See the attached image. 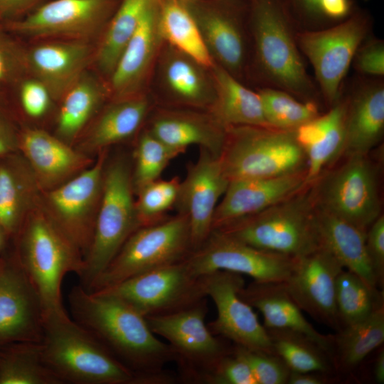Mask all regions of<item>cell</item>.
I'll return each mask as SVG.
<instances>
[{
  "label": "cell",
  "mask_w": 384,
  "mask_h": 384,
  "mask_svg": "<svg viewBox=\"0 0 384 384\" xmlns=\"http://www.w3.org/2000/svg\"><path fill=\"white\" fill-rule=\"evenodd\" d=\"M178 1H188V0H178Z\"/></svg>",
  "instance_id": "cell-56"
},
{
  "label": "cell",
  "mask_w": 384,
  "mask_h": 384,
  "mask_svg": "<svg viewBox=\"0 0 384 384\" xmlns=\"http://www.w3.org/2000/svg\"><path fill=\"white\" fill-rule=\"evenodd\" d=\"M192 251L187 215L177 213L167 216L137 228L87 291L103 289L138 274L183 261Z\"/></svg>",
  "instance_id": "cell-8"
},
{
  "label": "cell",
  "mask_w": 384,
  "mask_h": 384,
  "mask_svg": "<svg viewBox=\"0 0 384 384\" xmlns=\"http://www.w3.org/2000/svg\"><path fill=\"white\" fill-rule=\"evenodd\" d=\"M329 374L318 372L290 371L289 384H325L329 383Z\"/></svg>",
  "instance_id": "cell-51"
},
{
  "label": "cell",
  "mask_w": 384,
  "mask_h": 384,
  "mask_svg": "<svg viewBox=\"0 0 384 384\" xmlns=\"http://www.w3.org/2000/svg\"><path fill=\"white\" fill-rule=\"evenodd\" d=\"M373 375L377 383H384V351L378 355L373 368Z\"/></svg>",
  "instance_id": "cell-52"
},
{
  "label": "cell",
  "mask_w": 384,
  "mask_h": 384,
  "mask_svg": "<svg viewBox=\"0 0 384 384\" xmlns=\"http://www.w3.org/2000/svg\"><path fill=\"white\" fill-rule=\"evenodd\" d=\"M257 92L268 127L296 130L321 114L317 102L302 101L282 90L260 87Z\"/></svg>",
  "instance_id": "cell-40"
},
{
  "label": "cell",
  "mask_w": 384,
  "mask_h": 384,
  "mask_svg": "<svg viewBox=\"0 0 384 384\" xmlns=\"http://www.w3.org/2000/svg\"><path fill=\"white\" fill-rule=\"evenodd\" d=\"M97 291L119 299L144 317L171 314L207 297L201 277L191 272L186 260Z\"/></svg>",
  "instance_id": "cell-14"
},
{
  "label": "cell",
  "mask_w": 384,
  "mask_h": 384,
  "mask_svg": "<svg viewBox=\"0 0 384 384\" xmlns=\"http://www.w3.org/2000/svg\"><path fill=\"white\" fill-rule=\"evenodd\" d=\"M68 303L73 320L147 384L176 380L164 369L167 363L175 361L172 348L157 338L146 318L132 306L111 294L87 291L80 284L70 290Z\"/></svg>",
  "instance_id": "cell-1"
},
{
  "label": "cell",
  "mask_w": 384,
  "mask_h": 384,
  "mask_svg": "<svg viewBox=\"0 0 384 384\" xmlns=\"http://www.w3.org/2000/svg\"><path fill=\"white\" fill-rule=\"evenodd\" d=\"M159 26L164 43L191 56L207 68L212 60L198 26L183 1L161 0Z\"/></svg>",
  "instance_id": "cell-37"
},
{
  "label": "cell",
  "mask_w": 384,
  "mask_h": 384,
  "mask_svg": "<svg viewBox=\"0 0 384 384\" xmlns=\"http://www.w3.org/2000/svg\"><path fill=\"white\" fill-rule=\"evenodd\" d=\"M240 297L263 316L265 329L300 332L321 346L333 360V335H325L306 320L283 282L254 281L240 291Z\"/></svg>",
  "instance_id": "cell-29"
},
{
  "label": "cell",
  "mask_w": 384,
  "mask_h": 384,
  "mask_svg": "<svg viewBox=\"0 0 384 384\" xmlns=\"http://www.w3.org/2000/svg\"><path fill=\"white\" fill-rule=\"evenodd\" d=\"M210 68L164 43L154 71L170 107L208 110L215 97Z\"/></svg>",
  "instance_id": "cell-25"
},
{
  "label": "cell",
  "mask_w": 384,
  "mask_h": 384,
  "mask_svg": "<svg viewBox=\"0 0 384 384\" xmlns=\"http://www.w3.org/2000/svg\"><path fill=\"white\" fill-rule=\"evenodd\" d=\"M19 230L18 262L40 299L43 321L68 316L63 304L62 282L70 272L80 275L82 254L50 219L40 198Z\"/></svg>",
  "instance_id": "cell-3"
},
{
  "label": "cell",
  "mask_w": 384,
  "mask_h": 384,
  "mask_svg": "<svg viewBox=\"0 0 384 384\" xmlns=\"http://www.w3.org/2000/svg\"><path fill=\"white\" fill-rule=\"evenodd\" d=\"M119 0H52L9 26L31 41L78 40L97 43Z\"/></svg>",
  "instance_id": "cell-15"
},
{
  "label": "cell",
  "mask_w": 384,
  "mask_h": 384,
  "mask_svg": "<svg viewBox=\"0 0 384 384\" xmlns=\"http://www.w3.org/2000/svg\"><path fill=\"white\" fill-rule=\"evenodd\" d=\"M160 1L146 11L107 79L110 100L146 92L164 43L159 26Z\"/></svg>",
  "instance_id": "cell-22"
},
{
  "label": "cell",
  "mask_w": 384,
  "mask_h": 384,
  "mask_svg": "<svg viewBox=\"0 0 384 384\" xmlns=\"http://www.w3.org/2000/svg\"><path fill=\"white\" fill-rule=\"evenodd\" d=\"M344 269L324 246L294 258L284 284L299 307L336 332L342 329L336 304V282Z\"/></svg>",
  "instance_id": "cell-18"
},
{
  "label": "cell",
  "mask_w": 384,
  "mask_h": 384,
  "mask_svg": "<svg viewBox=\"0 0 384 384\" xmlns=\"http://www.w3.org/2000/svg\"><path fill=\"white\" fill-rule=\"evenodd\" d=\"M367 253L375 275L378 285L384 281V215H380L366 231Z\"/></svg>",
  "instance_id": "cell-49"
},
{
  "label": "cell",
  "mask_w": 384,
  "mask_h": 384,
  "mask_svg": "<svg viewBox=\"0 0 384 384\" xmlns=\"http://www.w3.org/2000/svg\"><path fill=\"white\" fill-rule=\"evenodd\" d=\"M43 312L18 262L0 263V346L41 342Z\"/></svg>",
  "instance_id": "cell-20"
},
{
  "label": "cell",
  "mask_w": 384,
  "mask_h": 384,
  "mask_svg": "<svg viewBox=\"0 0 384 384\" xmlns=\"http://www.w3.org/2000/svg\"><path fill=\"white\" fill-rule=\"evenodd\" d=\"M154 107L147 91L109 100L73 146L94 158L102 151L138 135Z\"/></svg>",
  "instance_id": "cell-24"
},
{
  "label": "cell",
  "mask_w": 384,
  "mask_h": 384,
  "mask_svg": "<svg viewBox=\"0 0 384 384\" xmlns=\"http://www.w3.org/2000/svg\"><path fill=\"white\" fill-rule=\"evenodd\" d=\"M346 150L350 154H369L384 132V82L381 78L361 79L344 95Z\"/></svg>",
  "instance_id": "cell-28"
},
{
  "label": "cell",
  "mask_w": 384,
  "mask_h": 384,
  "mask_svg": "<svg viewBox=\"0 0 384 384\" xmlns=\"http://www.w3.org/2000/svg\"><path fill=\"white\" fill-rule=\"evenodd\" d=\"M206 297L180 311L145 317L151 331L165 338L185 381L203 383L217 362L230 351L206 324Z\"/></svg>",
  "instance_id": "cell-11"
},
{
  "label": "cell",
  "mask_w": 384,
  "mask_h": 384,
  "mask_svg": "<svg viewBox=\"0 0 384 384\" xmlns=\"http://www.w3.org/2000/svg\"><path fill=\"white\" fill-rule=\"evenodd\" d=\"M372 23L370 14L357 8L335 24L297 31L299 48L314 68L319 91L329 107L340 97L341 83L358 48L369 36Z\"/></svg>",
  "instance_id": "cell-10"
},
{
  "label": "cell",
  "mask_w": 384,
  "mask_h": 384,
  "mask_svg": "<svg viewBox=\"0 0 384 384\" xmlns=\"http://www.w3.org/2000/svg\"><path fill=\"white\" fill-rule=\"evenodd\" d=\"M233 351L249 366L257 384H286L290 370L278 356L250 350L240 346L232 347Z\"/></svg>",
  "instance_id": "cell-46"
},
{
  "label": "cell",
  "mask_w": 384,
  "mask_h": 384,
  "mask_svg": "<svg viewBox=\"0 0 384 384\" xmlns=\"http://www.w3.org/2000/svg\"><path fill=\"white\" fill-rule=\"evenodd\" d=\"M18 148L41 191L65 183L89 168L95 159L53 133L36 126L26 127L21 132Z\"/></svg>",
  "instance_id": "cell-23"
},
{
  "label": "cell",
  "mask_w": 384,
  "mask_h": 384,
  "mask_svg": "<svg viewBox=\"0 0 384 384\" xmlns=\"http://www.w3.org/2000/svg\"><path fill=\"white\" fill-rule=\"evenodd\" d=\"M203 383L257 384L247 363L232 348L217 362Z\"/></svg>",
  "instance_id": "cell-47"
},
{
  "label": "cell",
  "mask_w": 384,
  "mask_h": 384,
  "mask_svg": "<svg viewBox=\"0 0 384 384\" xmlns=\"http://www.w3.org/2000/svg\"><path fill=\"white\" fill-rule=\"evenodd\" d=\"M19 102L31 122H40L56 112L57 102L51 92L38 78L28 75L20 80Z\"/></svg>",
  "instance_id": "cell-45"
},
{
  "label": "cell",
  "mask_w": 384,
  "mask_h": 384,
  "mask_svg": "<svg viewBox=\"0 0 384 384\" xmlns=\"http://www.w3.org/2000/svg\"><path fill=\"white\" fill-rule=\"evenodd\" d=\"M44 361L63 383L146 384L69 316L43 321Z\"/></svg>",
  "instance_id": "cell-4"
},
{
  "label": "cell",
  "mask_w": 384,
  "mask_h": 384,
  "mask_svg": "<svg viewBox=\"0 0 384 384\" xmlns=\"http://www.w3.org/2000/svg\"><path fill=\"white\" fill-rule=\"evenodd\" d=\"M352 64L362 75L381 78L384 76V42L375 37H366L358 48Z\"/></svg>",
  "instance_id": "cell-48"
},
{
  "label": "cell",
  "mask_w": 384,
  "mask_h": 384,
  "mask_svg": "<svg viewBox=\"0 0 384 384\" xmlns=\"http://www.w3.org/2000/svg\"><path fill=\"white\" fill-rule=\"evenodd\" d=\"M346 156L310 184L312 198L317 208L367 230L381 215L378 169L369 154Z\"/></svg>",
  "instance_id": "cell-9"
},
{
  "label": "cell",
  "mask_w": 384,
  "mask_h": 384,
  "mask_svg": "<svg viewBox=\"0 0 384 384\" xmlns=\"http://www.w3.org/2000/svg\"><path fill=\"white\" fill-rule=\"evenodd\" d=\"M213 62L243 82L249 69L248 4L242 0L183 1Z\"/></svg>",
  "instance_id": "cell-13"
},
{
  "label": "cell",
  "mask_w": 384,
  "mask_h": 384,
  "mask_svg": "<svg viewBox=\"0 0 384 384\" xmlns=\"http://www.w3.org/2000/svg\"><path fill=\"white\" fill-rule=\"evenodd\" d=\"M216 229L254 247L292 258L321 245L310 185L264 210Z\"/></svg>",
  "instance_id": "cell-5"
},
{
  "label": "cell",
  "mask_w": 384,
  "mask_h": 384,
  "mask_svg": "<svg viewBox=\"0 0 384 384\" xmlns=\"http://www.w3.org/2000/svg\"><path fill=\"white\" fill-rule=\"evenodd\" d=\"M96 43L78 40L41 39L26 47L29 75L44 83L58 102L92 65Z\"/></svg>",
  "instance_id": "cell-21"
},
{
  "label": "cell",
  "mask_w": 384,
  "mask_h": 384,
  "mask_svg": "<svg viewBox=\"0 0 384 384\" xmlns=\"http://www.w3.org/2000/svg\"><path fill=\"white\" fill-rule=\"evenodd\" d=\"M109 154L110 149L102 151L89 168L53 189L41 191L40 195L44 210L83 259L94 234Z\"/></svg>",
  "instance_id": "cell-12"
},
{
  "label": "cell",
  "mask_w": 384,
  "mask_h": 384,
  "mask_svg": "<svg viewBox=\"0 0 384 384\" xmlns=\"http://www.w3.org/2000/svg\"><path fill=\"white\" fill-rule=\"evenodd\" d=\"M11 73V65L9 59L5 55L4 52L0 48V80H4Z\"/></svg>",
  "instance_id": "cell-53"
},
{
  "label": "cell",
  "mask_w": 384,
  "mask_h": 384,
  "mask_svg": "<svg viewBox=\"0 0 384 384\" xmlns=\"http://www.w3.org/2000/svg\"><path fill=\"white\" fill-rule=\"evenodd\" d=\"M383 341L384 307L380 302L368 317L343 326L333 335L335 368L353 369Z\"/></svg>",
  "instance_id": "cell-36"
},
{
  "label": "cell",
  "mask_w": 384,
  "mask_h": 384,
  "mask_svg": "<svg viewBox=\"0 0 384 384\" xmlns=\"http://www.w3.org/2000/svg\"><path fill=\"white\" fill-rule=\"evenodd\" d=\"M41 189L22 156L16 167L0 164V228L5 233L19 230L38 203Z\"/></svg>",
  "instance_id": "cell-34"
},
{
  "label": "cell",
  "mask_w": 384,
  "mask_h": 384,
  "mask_svg": "<svg viewBox=\"0 0 384 384\" xmlns=\"http://www.w3.org/2000/svg\"><path fill=\"white\" fill-rule=\"evenodd\" d=\"M299 30H316L348 17L354 0H284Z\"/></svg>",
  "instance_id": "cell-43"
},
{
  "label": "cell",
  "mask_w": 384,
  "mask_h": 384,
  "mask_svg": "<svg viewBox=\"0 0 384 384\" xmlns=\"http://www.w3.org/2000/svg\"><path fill=\"white\" fill-rule=\"evenodd\" d=\"M144 127L166 145L185 152L197 145L220 156L228 128L208 110L178 107L153 110Z\"/></svg>",
  "instance_id": "cell-26"
},
{
  "label": "cell",
  "mask_w": 384,
  "mask_h": 384,
  "mask_svg": "<svg viewBox=\"0 0 384 384\" xmlns=\"http://www.w3.org/2000/svg\"><path fill=\"white\" fill-rule=\"evenodd\" d=\"M346 109L344 95L324 114L296 129L297 137L307 158L306 181L311 184L346 150Z\"/></svg>",
  "instance_id": "cell-30"
},
{
  "label": "cell",
  "mask_w": 384,
  "mask_h": 384,
  "mask_svg": "<svg viewBox=\"0 0 384 384\" xmlns=\"http://www.w3.org/2000/svg\"><path fill=\"white\" fill-rule=\"evenodd\" d=\"M110 97L107 80L89 68L57 102L53 134L74 146Z\"/></svg>",
  "instance_id": "cell-31"
},
{
  "label": "cell",
  "mask_w": 384,
  "mask_h": 384,
  "mask_svg": "<svg viewBox=\"0 0 384 384\" xmlns=\"http://www.w3.org/2000/svg\"><path fill=\"white\" fill-rule=\"evenodd\" d=\"M252 69L262 87L315 101L318 90L296 40L297 25L284 0H248Z\"/></svg>",
  "instance_id": "cell-2"
},
{
  "label": "cell",
  "mask_w": 384,
  "mask_h": 384,
  "mask_svg": "<svg viewBox=\"0 0 384 384\" xmlns=\"http://www.w3.org/2000/svg\"><path fill=\"white\" fill-rule=\"evenodd\" d=\"M182 153L166 145L144 127L137 136L132 154L134 194L144 186L160 178L171 161Z\"/></svg>",
  "instance_id": "cell-41"
},
{
  "label": "cell",
  "mask_w": 384,
  "mask_h": 384,
  "mask_svg": "<svg viewBox=\"0 0 384 384\" xmlns=\"http://www.w3.org/2000/svg\"><path fill=\"white\" fill-rule=\"evenodd\" d=\"M43 0H0V14L2 16H17L28 14Z\"/></svg>",
  "instance_id": "cell-50"
},
{
  "label": "cell",
  "mask_w": 384,
  "mask_h": 384,
  "mask_svg": "<svg viewBox=\"0 0 384 384\" xmlns=\"http://www.w3.org/2000/svg\"><path fill=\"white\" fill-rule=\"evenodd\" d=\"M158 0H121L96 45L92 65L106 80L149 9Z\"/></svg>",
  "instance_id": "cell-35"
},
{
  "label": "cell",
  "mask_w": 384,
  "mask_h": 384,
  "mask_svg": "<svg viewBox=\"0 0 384 384\" xmlns=\"http://www.w3.org/2000/svg\"><path fill=\"white\" fill-rule=\"evenodd\" d=\"M0 353V384H62L44 361L40 342L14 343Z\"/></svg>",
  "instance_id": "cell-39"
},
{
  "label": "cell",
  "mask_w": 384,
  "mask_h": 384,
  "mask_svg": "<svg viewBox=\"0 0 384 384\" xmlns=\"http://www.w3.org/2000/svg\"><path fill=\"white\" fill-rule=\"evenodd\" d=\"M373 291L355 273L345 270L336 282V304L342 328L368 317L379 304Z\"/></svg>",
  "instance_id": "cell-42"
},
{
  "label": "cell",
  "mask_w": 384,
  "mask_h": 384,
  "mask_svg": "<svg viewBox=\"0 0 384 384\" xmlns=\"http://www.w3.org/2000/svg\"><path fill=\"white\" fill-rule=\"evenodd\" d=\"M199 149L197 160L187 165L186 177L180 182L174 207L177 213L185 214L188 218L193 251L210 233L215 210L230 181L220 156L203 148Z\"/></svg>",
  "instance_id": "cell-19"
},
{
  "label": "cell",
  "mask_w": 384,
  "mask_h": 384,
  "mask_svg": "<svg viewBox=\"0 0 384 384\" xmlns=\"http://www.w3.org/2000/svg\"><path fill=\"white\" fill-rule=\"evenodd\" d=\"M181 181L160 178L140 188L137 193L135 208L140 227L156 223L167 217L166 213L175 207Z\"/></svg>",
  "instance_id": "cell-44"
},
{
  "label": "cell",
  "mask_w": 384,
  "mask_h": 384,
  "mask_svg": "<svg viewBox=\"0 0 384 384\" xmlns=\"http://www.w3.org/2000/svg\"><path fill=\"white\" fill-rule=\"evenodd\" d=\"M2 231H3L2 229L0 228V250H1L3 247V244H4V238H3Z\"/></svg>",
  "instance_id": "cell-55"
},
{
  "label": "cell",
  "mask_w": 384,
  "mask_h": 384,
  "mask_svg": "<svg viewBox=\"0 0 384 384\" xmlns=\"http://www.w3.org/2000/svg\"><path fill=\"white\" fill-rule=\"evenodd\" d=\"M307 186L306 173L230 180L215 210L212 230L264 210Z\"/></svg>",
  "instance_id": "cell-27"
},
{
  "label": "cell",
  "mask_w": 384,
  "mask_h": 384,
  "mask_svg": "<svg viewBox=\"0 0 384 384\" xmlns=\"http://www.w3.org/2000/svg\"><path fill=\"white\" fill-rule=\"evenodd\" d=\"M220 159L229 181L306 173L307 168L296 130L267 126L228 127Z\"/></svg>",
  "instance_id": "cell-7"
},
{
  "label": "cell",
  "mask_w": 384,
  "mask_h": 384,
  "mask_svg": "<svg viewBox=\"0 0 384 384\" xmlns=\"http://www.w3.org/2000/svg\"><path fill=\"white\" fill-rule=\"evenodd\" d=\"M186 261L197 277L225 270L248 275L257 282H284L294 258L254 247L214 229Z\"/></svg>",
  "instance_id": "cell-16"
},
{
  "label": "cell",
  "mask_w": 384,
  "mask_h": 384,
  "mask_svg": "<svg viewBox=\"0 0 384 384\" xmlns=\"http://www.w3.org/2000/svg\"><path fill=\"white\" fill-rule=\"evenodd\" d=\"M206 297L217 309V317L208 325L217 336L250 350L274 353L270 339L253 308L240 297L245 286L242 274L218 270L201 276Z\"/></svg>",
  "instance_id": "cell-17"
},
{
  "label": "cell",
  "mask_w": 384,
  "mask_h": 384,
  "mask_svg": "<svg viewBox=\"0 0 384 384\" xmlns=\"http://www.w3.org/2000/svg\"><path fill=\"white\" fill-rule=\"evenodd\" d=\"M266 331L274 354L282 359L291 371L329 375L336 371L331 356L305 334L285 329Z\"/></svg>",
  "instance_id": "cell-38"
},
{
  "label": "cell",
  "mask_w": 384,
  "mask_h": 384,
  "mask_svg": "<svg viewBox=\"0 0 384 384\" xmlns=\"http://www.w3.org/2000/svg\"><path fill=\"white\" fill-rule=\"evenodd\" d=\"M321 245L348 270L361 278L373 291L378 282L366 246V230L316 206Z\"/></svg>",
  "instance_id": "cell-32"
},
{
  "label": "cell",
  "mask_w": 384,
  "mask_h": 384,
  "mask_svg": "<svg viewBox=\"0 0 384 384\" xmlns=\"http://www.w3.org/2000/svg\"><path fill=\"white\" fill-rule=\"evenodd\" d=\"M132 160L108 156L92 240L83 259L80 285L90 290L128 238L140 227L135 208Z\"/></svg>",
  "instance_id": "cell-6"
},
{
  "label": "cell",
  "mask_w": 384,
  "mask_h": 384,
  "mask_svg": "<svg viewBox=\"0 0 384 384\" xmlns=\"http://www.w3.org/2000/svg\"><path fill=\"white\" fill-rule=\"evenodd\" d=\"M11 149V142L6 139L4 134L0 132V156L9 154Z\"/></svg>",
  "instance_id": "cell-54"
},
{
  "label": "cell",
  "mask_w": 384,
  "mask_h": 384,
  "mask_svg": "<svg viewBox=\"0 0 384 384\" xmlns=\"http://www.w3.org/2000/svg\"><path fill=\"white\" fill-rule=\"evenodd\" d=\"M215 97L209 112L225 127L267 126L258 92L214 63L210 68Z\"/></svg>",
  "instance_id": "cell-33"
}]
</instances>
